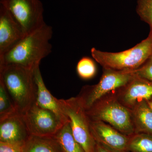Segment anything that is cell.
Returning a JSON list of instances; mask_svg holds the SVG:
<instances>
[{
    "instance_id": "obj_23",
    "label": "cell",
    "mask_w": 152,
    "mask_h": 152,
    "mask_svg": "<svg viewBox=\"0 0 152 152\" xmlns=\"http://www.w3.org/2000/svg\"><path fill=\"white\" fill-rule=\"evenodd\" d=\"M94 152H113L107 149L98 143L96 144Z\"/></svg>"
},
{
    "instance_id": "obj_16",
    "label": "cell",
    "mask_w": 152,
    "mask_h": 152,
    "mask_svg": "<svg viewBox=\"0 0 152 152\" xmlns=\"http://www.w3.org/2000/svg\"><path fill=\"white\" fill-rule=\"evenodd\" d=\"M54 137L63 152H85L73 135L69 121L63 125Z\"/></svg>"
},
{
    "instance_id": "obj_11",
    "label": "cell",
    "mask_w": 152,
    "mask_h": 152,
    "mask_svg": "<svg viewBox=\"0 0 152 152\" xmlns=\"http://www.w3.org/2000/svg\"><path fill=\"white\" fill-rule=\"evenodd\" d=\"M25 36L23 28L10 13L0 5V56L12 48Z\"/></svg>"
},
{
    "instance_id": "obj_1",
    "label": "cell",
    "mask_w": 152,
    "mask_h": 152,
    "mask_svg": "<svg viewBox=\"0 0 152 152\" xmlns=\"http://www.w3.org/2000/svg\"><path fill=\"white\" fill-rule=\"evenodd\" d=\"M53 28L46 23L26 35L5 54L0 56V67L17 65L34 70L52 52L50 42Z\"/></svg>"
},
{
    "instance_id": "obj_5",
    "label": "cell",
    "mask_w": 152,
    "mask_h": 152,
    "mask_svg": "<svg viewBox=\"0 0 152 152\" xmlns=\"http://www.w3.org/2000/svg\"><path fill=\"white\" fill-rule=\"evenodd\" d=\"M132 70L117 71L104 68L99 81L93 86H86L77 96L86 110L101 98L124 86L134 75Z\"/></svg>"
},
{
    "instance_id": "obj_14",
    "label": "cell",
    "mask_w": 152,
    "mask_h": 152,
    "mask_svg": "<svg viewBox=\"0 0 152 152\" xmlns=\"http://www.w3.org/2000/svg\"><path fill=\"white\" fill-rule=\"evenodd\" d=\"M131 111L134 133L152 135V109L147 101L138 103Z\"/></svg>"
},
{
    "instance_id": "obj_15",
    "label": "cell",
    "mask_w": 152,
    "mask_h": 152,
    "mask_svg": "<svg viewBox=\"0 0 152 152\" xmlns=\"http://www.w3.org/2000/svg\"><path fill=\"white\" fill-rule=\"evenodd\" d=\"M22 152H63L54 137L30 136L22 147Z\"/></svg>"
},
{
    "instance_id": "obj_8",
    "label": "cell",
    "mask_w": 152,
    "mask_h": 152,
    "mask_svg": "<svg viewBox=\"0 0 152 152\" xmlns=\"http://www.w3.org/2000/svg\"><path fill=\"white\" fill-rule=\"evenodd\" d=\"M23 115L31 135L54 137L64 124L56 114L36 102Z\"/></svg>"
},
{
    "instance_id": "obj_25",
    "label": "cell",
    "mask_w": 152,
    "mask_h": 152,
    "mask_svg": "<svg viewBox=\"0 0 152 152\" xmlns=\"http://www.w3.org/2000/svg\"></svg>"
},
{
    "instance_id": "obj_13",
    "label": "cell",
    "mask_w": 152,
    "mask_h": 152,
    "mask_svg": "<svg viewBox=\"0 0 152 152\" xmlns=\"http://www.w3.org/2000/svg\"><path fill=\"white\" fill-rule=\"evenodd\" d=\"M34 72L37 86L36 103L56 114L64 124L69 121L63 110L60 99L53 96L46 86L40 70L39 66L34 70Z\"/></svg>"
},
{
    "instance_id": "obj_10",
    "label": "cell",
    "mask_w": 152,
    "mask_h": 152,
    "mask_svg": "<svg viewBox=\"0 0 152 152\" xmlns=\"http://www.w3.org/2000/svg\"><path fill=\"white\" fill-rule=\"evenodd\" d=\"M116 92L120 102L132 110L138 103L152 98V82L134 74L129 82Z\"/></svg>"
},
{
    "instance_id": "obj_17",
    "label": "cell",
    "mask_w": 152,
    "mask_h": 152,
    "mask_svg": "<svg viewBox=\"0 0 152 152\" xmlns=\"http://www.w3.org/2000/svg\"><path fill=\"white\" fill-rule=\"evenodd\" d=\"M127 152H152V135L134 133L130 136Z\"/></svg>"
},
{
    "instance_id": "obj_19",
    "label": "cell",
    "mask_w": 152,
    "mask_h": 152,
    "mask_svg": "<svg viewBox=\"0 0 152 152\" xmlns=\"http://www.w3.org/2000/svg\"><path fill=\"white\" fill-rule=\"evenodd\" d=\"M76 69L79 77L84 80L92 78L96 72L94 62L88 57H83L77 63Z\"/></svg>"
},
{
    "instance_id": "obj_9",
    "label": "cell",
    "mask_w": 152,
    "mask_h": 152,
    "mask_svg": "<svg viewBox=\"0 0 152 152\" xmlns=\"http://www.w3.org/2000/svg\"><path fill=\"white\" fill-rule=\"evenodd\" d=\"M90 124L91 132L96 143L112 152H127L130 136L101 121L90 120Z\"/></svg>"
},
{
    "instance_id": "obj_22",
    "label": "cell",
    "mask_w": 152,
    "mask_h": 152,
    "mask_svg": "<svg viewBox=\"0 0 152 152\" xmlns=\"http://www.w3.org/2000/svg\"><path fill=\"white\" fill-rule=\"evenodd\" d=\"M0 152H22V147L14 144L0 142Z\"/></svg>"
},
{
    "instance_id": "obj_3",
    "label": "cell",
    "mask_w": 152,
    "mask_h": 152,
    "mask_svg": "<svg viewBox=\"0 0 152 152\" xmlns=\"http://www.w3.org/2000/svg\"><path fill=\"white\" fill-rule=\"evenodd\" d=\"M115 91L101 98L86 112L91 121L104 122L126 135H132L134 129L132 111L120 102Z\"/></svg>"
},
{
    "instance_id": "obj_7",
    "label": "cell",
    "mask_w": 152,
    "mask_h": 152,
    "mask_svg": "<svg viewBox=\"0 0 152 152\" xmlns=\"http://www.w3.org/2000/svg\"><path fill=\"white\" fill-rule=\"evenodd\" d=\"M0 5L10 13L26 35L45 23L43 5L40 0H1Z\"/></svg>"
},
{
    "instance_id": "obj_4",
    "label": "cell",
    "mask_w": 152,
    "mask_h": 152,
    "mask_svg": "<svg viewBox=\"0 0 152 152\" xmlns=\"http://www.w3.org/2000/svg\"><path fill=\"white\" fill-rule=\"evenodd\" d=\"M91 55L104 68L117 71L132 70L144 64L152 55V32L132 48L112 53L93 48Z\"/></svg>"
},
{
    "instance_id": "obj_20",
    "label": "cell",
    "mask_w": 152,
    "mask_h": 152,
    "mask_svg": "<svg viewBox=\"0 0 152 152\" xmlns=\"http://www.w3.org/2000/svg\"><path fill=\"white\" fill-rule=\"evenodd\" d=\"M136 12L142 20L149 25L152 32V0H137Z\"/></svg>"
},
{
    "instance_id": "obj_21",
    "label": "cell",
    "mask_w": 152,
    "mask_h": 152,
    "mask_svg": "<svg viewBox=\"0 0 152 152\" xmlns=\"http://www.w3.org/2000/svg\"><path fill=\"white\" fill-rule=\"evenodd\" d=\"M133 71L137 75L152 82V55L143 65Z\"/></svg>"
},
{
    "instance_id": "obj_24",
    "label": "cell",
    "mask_w": 152,
    "mask_h": 152,
    "mask_svg": "<svg viewBox=\"0 0 152 152\" xmlns=\"http://www.w3.org/2000/svg\"><path fill=\"white\" fill-rule=\"evenodd\" d=\"M147 102H148V103L149 105L151 107V108L152 109V98L148 100H147Z\"/></svg>"
},
{
    "instance_id": "obj_18",
    "label": "cell",
    "mask_w": 152,
    "mask_h": 152,
    "mask_svg": "<svg viewBox=\"0 0 152 152\" xmlns=\"http://www.w3.org/2000/svg\"><path fill=\"white\" fill-rule=\"evenodd\" d=\"M17 113L4 84L0 78V120Z\"/></svg>"
},
{
    "instance_id": "obj_6",
    "label": "cell",
    "mask_w": 152,
    "mask_h": 152,
    "mask_svg": "<svg viewBox=\"0 0 152 152\" xmlns=\"http://www.w3.org/2000/svg\"><path fill=\"white\" fill-rule=\"evenodd\" d=\"M60 102L69 121L72 133L76 140L85 152H94L96 143L91 132L90 119L79 98L61 99Z\"/></svg>"
},
{
    "instance_id": "obj_12",
    "label": "cell",
    "mask_w": 152,
    "mask_h": 152,
    "mask_svg": "<svg viewBox=\"0 0 152 152\" xmlns=\"http://www.w3.org/2000/svg\"><path fill=\"white\" fill-rule=\"evenodd\" d=\"M31 135L23 115L15 113L0 120V142L22 147Z\"/></svg>"
},
{
    "instance_id": "obj_2",
    "label": "cell",
    "mask_w": 152,
    "mask_h": 152,
    "mask_svg": "<svg viewBox=\"0 0 152 152\" xmlns=\"http://www.w3.org/2000/svg\"><path fill=\"white\" fill-rule=\"evenodd\" d=\"M34 70L13 65L0 67V78L17 113L21 115L36 102L37 86Z\"/></svg>"
}]
</instances>
